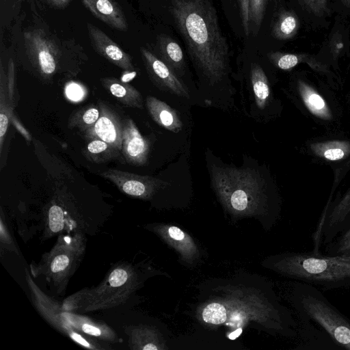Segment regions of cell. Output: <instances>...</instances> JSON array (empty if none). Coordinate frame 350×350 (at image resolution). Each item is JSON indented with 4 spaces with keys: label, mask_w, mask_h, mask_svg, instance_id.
I'll return each instance as SVG.
<instances>
[{
    "label": "cell",
    "mask_w": 350,
    "mask_h": 350,
    "mask_svg": "<svg viewBox=\"0 0 350 350\" xmlns=\"http://www.w3.org/2000/svg\"><path fill=\"white\" fill-rule=\"evenodd\" d=\"M202 319L206 323L211 324L223 323L227 319L226 310L219 303H211L203 310Z\"/></svg>",
    "instance_id": "28"
},
{
    "label": "cell",
    "mask_w": 350,
    "mask_h": 350,
    "mask_svg": "<svg viewBox=\"0 0 350 350\" xmlns=\"http://www.w3.org/2000/svg\"><path fill=\"white\" fill-rule=\"evenodd\" d=\"M307 8L314 14H322L327 9V0H302Z\"/></svg>",
    "instance_id": "31"
},
{
    "label": "cell",
    "mask_w": 350,
    "mask_h": 350,
    "mask_svg": "<svg viewBox=\"0 0 350 350\" xmlns=\"http://www.w3.org/2000/svg\"><path fill=\"white\" fill-rule=\"evenodd\" d=\"M340 1L345 5L350 8V0H340Z\"/></svg>",
    "instance_id": "39"
},
{
    "label": "cell",
    "mask_w": 350,
    "mask_h": 350,
    "mask_svg": "<svg viewBox=\"0 0 350 350\" xmlns=\"http://www.w3.org/2000/svg\"><path fill=\"white\" fill-rule=\"evenodd\" d=\"M84 6L98 19L111 28L126 31V17L115 0H81Z\"/></svg>",
    "instance_id": "15"
},
{
    "label": "cell",
    "mask_w": 350,
    "mask_h": 350,
    "mask_svg": "<svg viewBox=\"0 0 350 350\" xmlns=\"http://www.w3.org/2000/svg\"><path fill=\"white\" fill-rule=\"evenodd\" d=\"M312 152L329 161H338L350 154V143L347 141H329L310 145Z\"/></svg>",
    "instance_id": "22"
},
{
    "label": "cell",
    "mask_w": 350,
    "mask_h": 350,
    "mask_svg": "<svg viewBox=\"0 0 350 350\" xmlns=\"http://www.w3.org/2000/svg\"><path fill=\"white\" fill-rule=\"evenodd\" d=\"M100 83L106 90L126 107L143 108L142 94L129 83L114 77L101 78Z\"/></svg>",
    "instance_id": "16"
},
{
    "label": "cell",
    "mask_w": 350,
    "mask_h": 350,
    "mask_svg": "<svg viewBox=\"0 0 350 350\" xmlns=\"http://www.w3.org/2000/svg\"><path fill=\"white\" fill-rule=\"evenodd\" d=\"M292 300L301 321L318 325L339 347L350 350V321L317 287L301 282L295 283Z\"/></svg>",
    "instance_id": "4"
},
{
    "label": "cell",
    "mask_w": 350,
    "mask_h": 350,
    "mask_svg": "<svg viewBox=\"0 0 350 350\" xmlns=\"http://www.w3.org/2000/svg\"><path fill=\"white\" fill-rule=\"evenodd\" d=\"M212 181L220 196L238 211L247 209L256 202L261 190V179L250 170L213 167Z\"/></svg>",
    "instance_id": "7"
},
{
    "label": "cell",
    "mask_w": 350,
    "mask_h": 350,
    "mask_svg": "<svg viewBox=\"0 0 350 350\" xmlns=\"http://www.w3.org/2000/svg\"><path fill=\"white\" fill-rule=\"evenodd\" d=\"M100 116L96 123L83 132L88 140H103L121 152L122 143L123 122L118 113L103 101H98Z\"/></svg>",
    "instance_id": "11"
},
{
    "label": "cell",
    "mask_w": 350,
    "mask_h": 350,
    "mask_svg": "<svg viewBox=\"0 0 350 350\" xmlns=\"http://www.w3.org/2000/svg\"><path fill=\"white\" fill-rule=\"evenodd\" d=\"M121 152L127 163L135 165H144L148 159L149 142L140 133L131 118L123 122Z\"/></svg>",
    "instance_id": "14"
},
{
    "label": "cell",
    "mask_w": 350,
    "mask_h": 350,
    "mask_svg": "<svg viewBox=\"0 0 350 350\" xmlns=\"http://www.w3.org/2000/svg\"><path fill=\"white\" fill-rule=\"evenodd\" d=\"M1 242L8 247L9 250H13L11 246L16 248L9 232L3 224L2 217L1 218Z\"/></svg>",
    "instance_id": "33"
},
{
    "label": "cell",
    "mask_w": 350,
    "mask_h": 350,
    "mask_svg": "<svg viewBox=\"0 0 350 350\" xmlns=\"http://www.w3.org/2000/svg\"><path fill=\"white\" fill-rule=\"evenodd\" d=\"M140 53L148 73L157 85L174 94L189 98L186 87L171 68L144 47H140Z\"/></svg>",
    "instance_id": "12"
},
{
    "label": "cell",
    "mask_w": 350,
    "mask_h": 350,
    "mask_svg": "<svg viewBox=\"0 0 350 350\" xmlns=\"http://www.w3.org/2000/svg\"><path fill=\"white\" fill-rule=\"evenodd\" d=\"M269 60L282 70H289L295 66L300 61L299 55L279 52L267 54Z\"/></svg>",
    "instance_id": "29"
},
{
    "label": "cell",
    "mask_w": 350,
    "mask_h": 350,
    "mask_svg": "<svg viewBox=\"0 0 350 350\" xmlns=\"http://www.w3.org/2000/svg\"><path fill=\"white\" fill-rule=\"evenodd\" d=\"M298 27L296 16L290 12L281 13L273 27V34L276 39L287 40L293 36Z\"/></svg>",
    "instance_id": "25"
},
{
    "label": "cell",
    "mask_w": 350,
    "mask_h": 350,
    "mask_svg": "<svg viewBox=\"0 0 350 350\" xmlns=\"http://www.w3.org/2000/svg\"><path fill=\"white\" fill-rule=\"evenodd\" d=\"M157 46L162 61L174 72L183 70L185 66L184 55L180 45L167 35H160Z\"/></svg>",
    "instance_id": "18"
},
{
    "label": "cell",
    "mask_w": 350,
    "mask_h": 350,
    "mask_svg": "<svg viewBox=\"0 0 350 350\" xmlns=\"http://www.w3.org/2000/svg\"><path fill=\"white\" fill-rule=\"evenodd\" d=\"M170 12L189 54L211 81L220 80L229 64V46L217 12L208 0H171Z\"/></svg>",
    "instance_id": "1"
},
{
    "label": "cell",
    "mask_w": 350,
    "mask_h": 350,
    "mask_svg": "<svg viewBox=\"0 0 350 350\" xmlns=\"http://www.w3.org/2000/svg\"><path fill=\"white\" fill-rule=\"evenodd\" d=\"M11 122L27 140H30L31 137L29 133L22 125V124H21L20 121L16 118L14 117V114L11 118Z\"/></svg>",
    "instance_id": "34"
},
{
    "label": "cell",
    "mask_w": 350,
    "mask_h": 350,
    "mask_svg": "<svg viewBox=\"0 0 350 350\" xmlns=\"http://www.w3.org/2000/svg\"><path fill=\"white\" fill-rule=\"evenodd\" d=\"M282 273L323 290L350 286V265L334 256L312 253H293L277 263Z\"/></svg>",
    "instance_id": "5"
},
{
    "label": "cell",
    "mask_w": 350,
    "mask_h": 350,
    "mask_svg": "<svg viewBox=\"0 0 350 350\" xmlns=\"http://www.w3.org/2000/svg\"><path fill=\"white\" fill-rule=\"evenodd\" d=\"M298 90L306 107L312 114L323 120L332 118L326 102L313 88L304 81H299Z\"/></svg>",
    "instance_id": "19"
},
{
    "label": "cell",
    "mask_w": 350,
    "mask_h": 350,
    "mask_svg": "<svg viewBox=\"0 0 350 350\" xmlns=\"http://www.w3.org/2000/svg\"><path fill=\"white\" fill-rule=\"evenodd\" d=\"M251 81L256 105L258 108L263 109L268 102L270 90L267 76L257 64H252Z\"/></svg>",
    "instance_id": "23"
},
{
    "label": "cell",
    "mask_w": 350,
    "mask_h": 350,
    "mask_svg": "<svg viewBox=\"0 0 350 350\" xmlns=\"http://www.w3.org/2000/svg\"><path fill=\"white\" fill-rule=\"evenodd\" d=\"M350 226V189L329 210L325 211L313 234V252L318 254L321 243H331Z\"/></svg>",
    "instance_id": "9"
},
{
    "label": "cell",
    "mask_w": 350,
    "mask_h": 350,
    "mask_svg": "<svg viewBox=\"0 0 350 350\" xmlns=\"http://www.w3.org/2000/svg\"><path fill=\"white\" fill-rule=\"evenodd\" d=\"M241 332H242V329L241 328H238L237 329H236L234 332H231L228 335V338L230 340H234L235 338H237L238 336H239L241 335Z\"/></svg>",
    "instance_id": "38"
},
{
    "label": "cell",
    "mask_w": 350,
    "mask_h": 350,
    "mask_svg": "<svg viewBox=\"0 0 350 350\" xmlns=\"http://www.w3.org/2000/svg\"><path fill=\"white\" fill-rule=\"evenodd\" d=\"M21 1H24V0H21Z\"/></svg>",
    "instance_id": "40"
},
{
    "label": "cell",
    "mask_w": 350,
    "mask_h": 350,
    "mask_svg": "<svg viewBox=\"0 0 350 350\" xmlns=\"http://www.w3.org/2000/svg\"><path fill=\"white\" fill-rule=\"evenodd\" d=\"M327 256H338L350 253V226L327 244Z\"/></svg>",
    "instance_id": "27"
},
{
    "label": "cell",
    "mask_w": 350,
    "mask_h": 350,
    "mask_svg": "<svg viewBox=\"0 0 350 350\" xmlns=\"http://www.w3.org/2000/svg\"><path fill=\"white\" fill-rule=\"evenodd\" d=\"M85 250V240L81 232L59 236L53 247L31 268L32 274L44 276L57 293H62L76 271Z\"/></svg>",
    "instance_id": "6"
},
{
    "label": "cell",
    "mask_w": 350,
    "mask_h": 350,
    "mask_svg": "<svg viewBox=\"0 0 350 350\" xmlns=\"http://www.w3.org/2000/svg\"><path fill=\"white\" fill-rule=\"evenodd\" d=\"M168 233L171 238L177 241H180L185 237L184 232L180 228L175 226L169 228Z\"/></svg>",
    "instance_id": "35"
},
{
    "label": "cell",
    "mask_w": 350,
    "mask_h": 350,
    "mask_svg": "<svg viewBox=\"0 0 350 350\" xmlns=\"http://www.w3.org/2000/svg\"><path fill=\"white\" fill-rule=\"evenodd\" d=\"M239 12L241 15L242 26L245 36H248L250 33V0H237Z\"/></svg>",
    "instance_id": "30"
},
{
    "label": "cell",
    "mask_w": 350,
    "mask_h": 350,
    "mask_svg": "<svg viewBox=\"0 0 350 350\" xmlns=\"http://www.w3.org/2000/svg\"><path fill=\"white\" fill-rule=\"evenodd\" d=\"M147 109L152 118L161 126L178 133L182 129V122L176 111L162 100L153 96L146 98Z\"/></svg>",
    "instance_id": "17"
},
{
    "label": "cell",
    "mask_w": 350,
    "mask_h": 350,
    "mask_svg": "<svg viewBox=\"0 0 350 350\" xmlns=\"http://www.w3.org/2000/svg\"><path fill=\"white\" fill-rule=\"evenodd\" d=\"M0 81V153H1L4 138L9 122L13 116L14 108L8 98L7 75H5L2 64L1 65Z\"/></svg>",
    "instance_id": "21"
},
{
    "label": "cell",
    "mask_w": 350,
    "mask_h": 350,
    "mask_svg": "<svg viewBox=\"0 0 350 350\" xmlns=\"http://www.w3.org/2000/svg\"><path fill=\"white\" fill-rule=\"evenodd\" d=\"M25 49L33 66L44 78L56 73L59 60L57 46L41 29L25 31L23 34Z\"/></svg>",
    "instance_id": "8"
},
{
    "label": "cell",
    "mask_w": 350,
    "mask_h": 350,
    "mask_svg": "<svg viewBox=\"0 0 350 350\" xmlns=\"http://www.w3.org/2000/svg\"><path fill=\"white\" fill-rule=\"evenodd\" d=\"M66 95L72 100H80L83 95L81 87L73 83L68 85L66 88Z\"/></svg>",
    "instance_id": "32"
},
{
    "label": "cell",
    "mask_w": 350,
    "mask_h": 350,
    "mask_svg": "<svg viewBox=\"0 0 350 350\" xmlns=\"http://www.w3.org/2000/svg\"><path fill=\"white\" fill-rule=\"evenodd\" d=\"M137 286V275L127 262L116 265L96 286L77 291L61 304L63 310L77 313L113 308L124 304Z\"/></svg>",
    "instance_id": "3"
},
{
    "label": "cell",
    "mask_w": 350,
    "mask_h": 350,
    "mask_svg": "<svg viewBox=\"0 0 350 350\" xmlns=\"http://www.w3.org/2000/svg\"><path fill=\"white\" fill-rule=\"evenodd\" d=\"M334 256L339 261L350 265V253Z\"/></svg>",
    "instance_id": "37"
},
{
    "label": "cell",
    "mask_w": 350,
    "mask_h": 350,
    "mask_svg": "<svg viewBox=\"0 0 350 350\" xmlns=\"http://www.w3.org/2000/svg\"><path fill=\"white\" fill-rule=\"evenodd\" d=\"M49 3L58 8L66 7L71 0H46Z\"/></svg>",
    "instance_id": "36"
},
{
    "label": "cell",
    "mask_w": 350,
    "mask_h": 350,
    "mask_svg": "<svg viewBox=\"0 0 350 350\" xmlns=\"http://www.w3.org/2000/svg\"><path fill=\"white\" fill-rule=\"evenodd\" d=\"M82 152L90 161L103 163L117 159L120 151L103 140L92 139L88 140Z\"/></svg>",
    "instance_id": "20"
},
{
    "label": "cell",
    "mask_w": 350,
    "mask_h": 350,
    "mask_svg": "<svg viewBox=\"0 0 350 350\" xmlns=\"http://www.w3.org/2000/svg\"><path fill=\"white\" fill-rule=\"evenodd\" d=\"M99 116L98 107L94 105L85 106L72 113L68 120V127L77 128L84 132L96 123Z\"/></svg>",
    "instance_id": "24"
},
{
    "label": "cell",
    "mask_w": 350,
    "mask_h": 350,
    "mask_svg": "<svg viewBox=\"0 0 350 350\" xmlns=\"http://www.w3.org/2000/svg\"><path fill=\"white\" fill-rule=\"evenodd\" d=\"M25 278L32 303L42 317L53 327L81 347L91 349H107L105 343L122 340L107 324L79 313L62 308L61 304L45 294L34 282L28 271Z\"/></svg>",
    "instance_id": "2"
},
{
    "label": "cell",
    "mask_w": 350,
    "mask_h": 350,
    "mask_svg": "<svg viewBox=\"0 0 350 350\" xmlns=\"http://www.w3.org/2000/svg\"><path fill=\"white\" fill-rule=\"evenodd\" d=\"M87 29L92 46L98 55L125 71L134 70L132 57L105 32L91 23L87 24Z\"/></svg>",
    "instance_id": "13"
},
{
    "label": "cell",
    "mask_w": 350,
    "mask_h": 350,
    "mask_svg": "<svg viewBox=\"0 0 350 350\" xmlns=\"http://www.w3.org/2000/svg\"><path fill=\"white\" fill-rule=\"evenodd\" d=\"M268 0H250V33L256 36L261 27Z\"/></svg>",
    "instance_id": "26"
},
{
    "label": "cell",
    "mask_w": 350,
    "mask_h": 350,
    "mask_svg": "<svg viewBox=\"0 0 350 350\" xmlns=\"http://www.w3.org/2000/svg\"><path fill=\"white\" fill-rule=\"evenodd\" d=\"M100 175L113 183L122 193L137 198H148L157 189L168 184L154 177L115 169L104 171Z\"/></svg>",
    "instance_id": "10"
}]
</instances>
